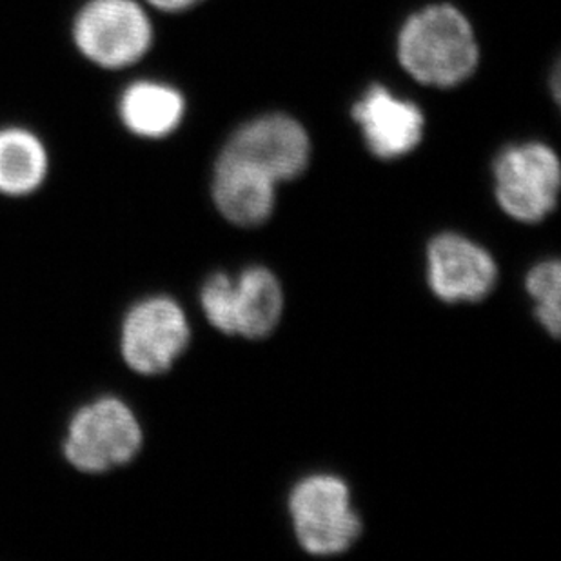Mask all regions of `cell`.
<instances>
[{"label":"cell","instance_id":"obj_15","mask_svg":"<svg viewBox=\"0 0 561 561\" xmlns=\"http://www.w3.org/2000/svg\"><path fill=\"white\" fill-rule=\"evenodd\" d=\"M202 311L207 322L220 333L234 334L233 278L226 273H217L207 278L201 291Z\"/></svg>","mask_w":561,"mask_h":561},{"label":"cell","instance_id":"obj_12","mask_svg":"<svg viewBox=\"0 0 561 561\" xmlns=\"http://www.w3.org/2000/svg\"><path fill=\"white\" fill-rule=\"evenodd\" d=\"M48 175L49 151L43 138L27 127H0V195H35Z\"/></svg>","mask_w":561,"mask_h":561},{"label":"cell","instance_id":"obj_11","mask_svg":"<svg viewBox=\"0 0 561 561\" xmlns=\"http://www.w3.org/2000/svg\"><path fill=\"white\" fill-rule=\"evenodd\" d=\"M186 115V99L159 80H137L118 99V117L127 131L146 140L170 137Z\"/></svg>","mask_w":561,"mask_h":561},{"label":"cell","instance_id":"obj_8","mask_svg":"<svg viewBox=\"0 0 561 561\" xmlns=\"http://www.w3.org/2000/svg\"><path fill=\"white\" fill-rule=\"evenodd\" d=\"M427 276L444 302H480L493 291L499 270L493 256L461 234L444 233L431 240Z\"/></svg>","mask_w":561,"mask_h":561},{"label":"cell","instance_id":"obj_4","mask_svg":"<svg viewBox=\"0 0 561 561\" xmlns=\"http://www.w3.org/2000/svg\"><path fill=\"white\" fill-rule=\"evenodd\" d=\"M190 340L186 311L168 295L140 298L124 312L118 328L121 358L140 376L170 371L184 355Z\"/></svg>","mask_w":561,"mask_h":561},{"label":"cell","instance_id":"obj_13","mask_svg":"<svg viewBox=\"0 0 561 561\" xmlns=\"http://www.w3.org/2000/svg\"><path fill=\"white\" fill-rule=\"evenodd\" d=\"M284 311L280 282L265 267H248L233 278L234 334L265 339L275 331Z\"/></svg>","mask_w":561,"mask_h":561},{"label":"cell","instance_id":"obj_16","mask_svg":"<svg viewBox=\"0 0 561 561\" xmlns=\"http://www.w3.org/2000/svg\"><path fill=\"white\" fill-rule=\"evenodd\" d=\"M144 2L154 10L165 11V13H181V11H187L195 8L196 4H201L202 0H144Z\"/></svg>","mask_w":561,"mask_h":561},{"label":"cell","instance_id":"obj_5","mask_svg":"<svg viewBox=\"0 0 561 561\" xmlns=\"http://www.w3.org/2000/svg\"><path fill=\"white\" fill-rule=\"evenodd\" d=\"M289 514L298 543L312 557L342 554L362 533L350 488L329 474H314L298 483L289 496Z\"/></svg>","mask_w":561,"mask_h":561},{"label":"cell","instance_id":"obj_14","mask_svg":"<svg viewBox=\"0 0 561 561\" xmlns=\"http://www.w3.org/2000/svg\"><path fill=\"white\" fill-rule=\"evenodd\" d=\"M560 262H541L527 276V291L536 300V317L552 334H560Z\"/></svg>","mask_w":561,"mask_h":561},{"label":"cell","instance_id":"obj_9","mask_svg":"<svg viewBox=\"0 0 561 561\" xmlns=\"http://www.w3.org/2000/svg\"><path fill=\"white\" fill-rule=\"evenodd\" d=\"M367 148L383 160L400 159L419 146L424 115L414 102L402 101L383 85H371L353 107Z\"/></svg>","mask_w":561,"mask_h":561},{"label":"cell","instance_id":"obj_1","mask_svg":"<svg viewBox=\"0 0 561 561\" xmlns=\"http://www.w3.org/2000/svg\"><path fill=\"white\" fill-rule=\"evenodd\" d=\"M398 59L422 84L453 88L474 73L480 49L466 15L455 5L436 4L405 21L398 37Z\"/></svg>","mask_w":561,"mask_h":561},{"label":"cell","instance_id":"obj_10","mask_svg":"<svg viewBox=\"0 0 561 561\" xmlns=\"http://www.w3.org/2000/svg\"><path fill=\"white\" fill-rule=\"evenodd\" d=\"M276 182L264 171L228 153L218 154L213 201L224 218L240 228L264 224L275 209Z\"/></svg>","mask_w":561,"mask_h":561},{"label":"cell","instance_id":"obj_3","mask_svg":"<svg viewBox=\"0 0 561 561\" xmlns=\"http://www.w3.org/2000/svg\"><path fill=\"white\" fill-rule=\"evenodd\" d=\"M75 48L107 71L126 69L153 46V24L140 0H88L71 26Z\"/></svg>","mask_w":561,"mask_h":561},{"label":"cell","instance_id":"obj_7","mask_svg":"<svg viewBox=\"0 0 561 561\" xmlns=\"http://www.w3.org/2000/svg\"><path fill=\"white\" fill-rule=\"evenodd\" d=\"M222 151L250 162L278 184L302 175L309 164L311 142L295 118L265 115L240 127Z\"/></svg>","mask_w":561,"mask_h":561},{"label":"cell","instance_id":"obj_6","mask_svg":"<svg viewBox=\"0 0 561 561\" xmlns=\"http://www.w3.org/2000/svg\"><path fill=\"white\" fill-rule=\"evenodd\" d=\"M560 184V160L546 144L511 146L494 162L496 201L518 222H541L557 207Z\"/></svg>","mask_w":561,"mask_h":561},{"label":"cell","instance_id":"obj_2","mask_svg":"<svg viewBox=\"0 0 561 561\" xmlns=\"http://www.w3.org/2000/svg\"><path fill=\"white\" fill-rule=\"evenodd\" d=\"M142 445V424L131 405L115 394H101L71 414L62 456L75 471L95 477L131 463Z\"/></svg>","mask_w":561,"mask_h":561}]
</instances>
